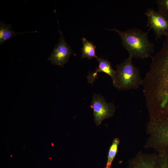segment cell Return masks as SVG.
Segmentation results:
<instances>
[{
    "instance_id": "6da1fadb",
    "label": "cell",
    "mask_w": 168,
    "mask_h": 168,
    "mask_svg": "<svg viewBox=\"0 0 168 168\" xmlns=\"http://www.w3.org/2000/svg\"><path fill=\"white\" fill-rule=\"evenodd\" d=\"M142 84L147 107L157 117L168 119V47H162L152 57Z\"/></svg>"
},
{
    "instance_id": "7a4b0ae2",
    "label": "cell",
    "mask_w": 168,
    "mask_h": 168,
    "mask_svg": "<svg viewBox=\"0 0 168 168\" xmlns=\"http://www.w3.org/2000/svg\"><path fill=\"white\" fill-rule=\"evenodd\" d=\"M110 30L117 32L122 44L129 56L142 59L151 57L154 51V44L150 42L147 32L136 28L128 29L124 31L114 28Z\"/></svg>"
},
{
    "instance_id": "3957f363",
    "label": "cell",
    "mask_w": 168,
    "mask_h": 168,
    "mask_svg": "<svg viewBox=\"0 0 168 168\" xmlns=\"http://www.w3.org/2000/svg\"><path fill=\"white\" fill-rule=\"evenodd\" d=\"M132 58V56H129L117 65L113 85L119 90L138 89L142 84L140 70L133 64Z\"/></svg>"
},
{
    "instance_id": "277c9868",
    "label": "cell",
    "mask_w": 168,
    "mask_h": 168,
    "mask_svg": "<svg viewBox=\"0 0 168 168\" xmlns=\"http://www.w3.org/2000/svg\"><path fill=\"white\" fill-rule=\"evenodd\" d=\"M147 128L149 137L146 146L168 156V119L150 122Z\"/></svg>"
},
{
    "instance_id": "5b68a950",
    "label": "cell",
    "mask_w": 168,
    "mask_h": 168,
    "mask_svg": "<svg viewBox=\"0 0 168 168\" xmlns=\"http://www.w3.org/2000/svg\"><path fill=\"white\" fill-rule=\"evenodd\" d=\"M127 168H168V156L139 153L129 161Z\"/></svg>"
},
{
    "instance_id": "8992f818",
    "label": "cell",
    "mask_w": 168,
    "mask_h": 168,
    "mask_svg": "<svg viewBox=\"0 0 168 168\" xmlns=\"http://www.w3.org/2000/svg\"><path fill=\"white\" fill-rule=\"evenodd\" d=\"M147 21V26L153 30L156 40L168 35V18L152 8H148L145 12Z\"/></svg>"
},
{
    "instance_id": "52a82bcc",
    "label": "cell",
    "mask_w": 168,
    "mask_h": 168,
    "mask_svg": "<svg viewBox=\"0 0 168 168\" xmlns=\"http://www.w3.org/2000/svg\"><path fill=\"white\" fill-rule=\"evenodd\" d=\"M91 107L93 111L95 123L98 126L103 120L113 116L115 110L113 103L107 102L103 96L95 94L93 95Z\"/></svg>"
},
{
    "instance_id": "ba28073f",
    "label": "cell",
    "mask_w": 168,
    "mask_h": 168,
    "mask_svg": "<svg viewBox=\"0 0 168 168\" xmlns=\"http://www.w3.org/2000/svg\"><path fill=\"white\" fill-rule=\"evenodd\" d=\"M59 32L61 36L58 42L55 45L53 53L51 54L48 60L50 61L52 64L63 67L68 62L72 51L70 46L65 40L59 28Z\"/></svg>"
},
{
    "instance_id": "9c48e42d",
    "label": "cell",
    "mask_w": 168,
    "mask_h": 168,
    "mask_svg": "<svg viewBox=\"0 0 168 168\" xmlns=\"http://www.w3.org/2000/svg\"><path fill=\"white\" fill-rule=\"evenodd\" d=\"M97 60L99 63L98 67L96 68L94 72L89 74L87 77L88 82L92 84L95 79L97 78L98 73L103 72L111 77L113 84L115 80V71L112 68L111 63L107 59L103 58H98Z\"/></svg>"
},
{
    "instance_id": "30bf717a",
    "label": "cell",
    "mask_w": 168,
    "mask_h": 168,
    "mask_svg": "<svg viewBox=\"0 0 168 168\" xmlns=\"http://www.w3.org/2000/svg\"><path fill=\"white\" fill-rule=\"evenodd\" d=\"M37 31L16 32L12 30L11 24L5 23L3 21L0 22V44H3L13 36L25 33L37 32Z\"/></svg>"
},
{
    "instance_id": "8fae6325",
    "label": "cell",
    "mask_w": 168,
    "mask_h": 168,
    "mask_svg": "<svg viewBox=\"0 0 168 168\" xmlns=\"http://www.w3.org/2000/svg\"><path fill=\"white\" fill-rule=\"evenodd\" d=\"M82 40L83 44L82 58H86L90 59L95 58L97 59L98 58L96 54V46L92 42L88 41L85 38H82Z\"/></svg>"
},
{
    "instance_id": "7c38bea8",
    "label": "cell",
    "mask_w": 168,
    "mask_h": 168,
    "mask_svg": "<svg viewBox=\"0 0 168 168\" xmlns=\"http://www.w3.org/2000/svg\"><path fill=\"white\" fill-rule=\"evenodd\" d=\"M119 143V138H116L114 139L109 149L107 162L105 168H111L112 162L117 152Z\"/></svg>"
},
{
    "instance_id": "4fadbf2b",
    "label": "cell",
    "mask_w": 168,
    "mask_h": 168,
    "mask_svg": "<svg viewBox=\"0 0 168 168\" xmlns=\"http://www.w3.org/2000/svg\"><path fill=\"white\" fill-rule=\"evenodd\" d=\"M155 1L158 11L168 18V0Z\"/></svg>"
}]
</instances>
